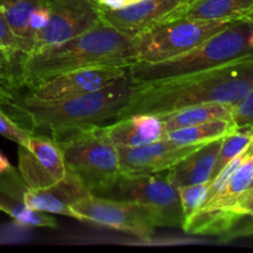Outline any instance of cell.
<instances>
[{"mask_svg": "<svg viewBox=\"0 0 253 253\" xmlns=\"http://www.w3.org/2000/svg\"><path fill=\"white\" fill-rule=\"evenodd\" d=\"M252 88L253 56H250L204 72L135 83L132 95L118 119L135 114L161 119L179 109L208 103L235 108Z\"/></svg>", "mask_w": 253, "mask_h": 253, "instance_id": "obj_1", "label": "cell"}, {"mask_svg": "<svg viewBox=\"0 0 253 253\" xmlns=\"http://www.w3.org/2000/svg\"><path fill=\"white\" fill-rule=\"evenodd\" d=\"M133 86L135 83L126 72L104 88L84 95L46 101L22 93L15 100L0 105L30 132L54 137L66 131L116 120L130 100Z\"/></svg>", "mask_w": 253, "mask_h": 253, "instance_id": "obj_2", "label": "cell"}, {"mask_svg": "<svg viewBox=\"0 0 253 253\" xmlns=\"http://www.w3.org/2000/svg\"><path fill=\"white\" fill-rule=\"evenodd\" d=\"M133 63L132 39L101 21L73 39L32 52L25 64L24 89L27 91L47 79L78 69L128 68Z\"/></svg>", "mask_w": 253, "mask_h": 253, "instance_id": "obj_3", "label": "cell"}, {"mask_svg": "<svg viewBox=\"0 0 253 253\" xmlns=\"http://www.w3.org/2000/svg\"><path fill=\"white\" fill-rule=\"evenodd\" d=\"M253 25L246 17L231 20L226 27L190 51L156 63H133L127 68L133 83L161 81L216 68L253 56L249 37Z\"/></svg>", "mask_w": 253, "mask_h": 253, "instance_id": "obj_4", "label": "cell"}, {"mask_svg": "<svg viewBox=\"0 0 253 253\" xmlns=\"http://www.w3.org/2000/svg\"><path fill=\"white\" fill-rule=\"evenodd\" d=\"M53 138L61 148L67 170L76 174L89 192L104 197L119 178L115 146L98 130V125L66 131Z\"/></svg>", "mask_w": 253, "mask_h": 253, "instance_id": "obj_5", "label": "cell"}, {"mask_svg": "<svg viewBox=\"0 0 253 253\" xmlns=\"http://www.w3.org/2000/svg\"><path fill=\"white\" fill-rule=\"evenodd\" d=\"M230 21L178 19L162 22L132 39L135 63H156L190 51L221 31Z\"/></svg>", "mask_w": 253, "mask_h": 253, "instance_id": "obj_6", "label": "cell"}, {"mask_svg": "<svg viewBox=\"0 0 253 253\" xmlns=\"http://www.w3.org/2000/svg\"><path fill=\"white\" fill-rule=\"evenodd\" d=\"M104 198L142 205L150 210L158 227H182L183 225L179 193L170 184L166 172L120 174Z\"/></svg>", "mask_w": 253, "mask_h": 253, "instance_id": "obj_7", "label": "cell"}, {"mask_svg": "<svg viewBox=\"0 0 253 253\" xmlns=\"http://www.w3.org/2000/svg\"><path fill=\"white\" fill-rule=\"evenodd\" d=\"M79 221L91 222L148 241L157 226L148 209L140 204L89 194L72 205Z\"/></svg>", "mask_w": 253, "mask_h": 253, "instance_id": "obj_8", "label": "cell"}, {"mask_svg": "<svg viewBox=\"0 0 253 253\" xmlns=\"http://www.w3.org/2000/svg\"><path fill=\"white\" fill-rule=\"evenodd\" d=\"M48 7L49 20L35 36L32 52L73 39L101 22L95 0H49Z\"/></svg>", "mask_w": 253, "mask_h": 253, "instance_id": "obj_9", "label": "cell"}, {"mask_svg": "<svg viewBox=\"0 0 253 253\" xmlns=\"http://www.w3.org/2000/svg\"><path fill=\"white\" fill-rule=\"evenodd\" d=\"M20 175L31 189H43L58 183L67 174L63 153L47 135L32 133L17 148Z\"/></svg>", "mask_w": 253, "mask_h": 253, "instance_id": "obj_10", "label": "cell"}, {"mask_svg": "<svg viewBox=\"0 0 253 253\" xmlns=\"http://www.w3.org/2000/svg\"><path fill=\"white\" fill-rule=\"evenodd\" d=\"M127 72L126 67H91L68 72L42 82L25 91L37 100H58L84 95L104 88Z\"/></svg>", "mask_w": 253, "mask_h": 253, "instance_id": "obj_11", "label": "cell"}, {"mask_svg": "<svg viewBox=\"0 0 253 253\" xmlns=\"http://www.w3.org/2000/svg\"><path fill=\"white\" fill-rule=\"evenodd\" d=\"M203 145H177L167 137L137 147H116L121 174L162 173Z\"/></svg>", "mask_w": 253, "mask_h": 253, "instance_id": "obj_12", "label": "cell"}, {"mask_svg": "<svg viewBox=\"0 0 253 253\" xmlns=\"http://www.w3.org/2000/svg\"><path fill=\"white\" fill-rule=\"evenodd\" d=\"M189 0H138L118 10L99 9L100 20L125 36L133 39L162 24L168 15Z\"/></svg>", "mask_w": 253, "mask_h": 253, "instance_id": "obj_13", "label": "cell"}, {"mask_svg": "<svg viewBox=\"0 0 253 253\" xmlns=\"http://www.w3.org/2000/svg\"><path fill=\"white\" fill-rule=\"evenodd\" d=\"M29 51L5 21L0 6V104L15 100L25 91L24 71Z\"/></svg>", "mask_w": 253, "mask_h": 253, "instance_id": "obj_14", "label": "cell"}, {"mask_svg": "<svg viewBox=\"0 0 253 253\" xmlns=\"http://www.w3.org/2000/svg\"><path fill=\"white\" fill-rule=\"evenodd\" d=\"M89 194L91 193L82 180L76 174L67 170L66 177L52 187L43 189L27 188L24 193V203L32 210L47 214L63 215L78 220L77 214L72 209V205Z\"/></svg>", "mask_w": 253, "mask_h": 253, "instance_id": "obj_15", "label": "cell"}, {"mask_svg": "<svg viewBox=\"0 0 253 253\" xmlns=\"http://www.w3.org/2000/svg\"><path fill=\"white\" fill-rule=\"evenodd\" d=\"M27 188L16 168L11 167L0 173V211L9 215L20 225L56 229L58 224L53 216L25 205L24 193Z\"/></svg>", "mask_w": 253, "mask_h": 253, "instance_id": "obj_16", "label": "cell"}, {"mask_svg": "<svg viewBox=\"0 0 253 253\" xmlns=\"http://www.w3.org/2000/svg\"><path fill=\"white\" fill-rule=\"evenodd\" d=\"M98 130L115 147H137L165 137L162 121L151 114H135L98 125Z\"/></svg>", "mask_w": 253, "mask_h": 253, "instance_id": "obj_17", "label": "cell"}, {"mask_svg": "<svg viewBox=\"0 0 253 253\" xmlns=\"http://www.w3.org/2000/svg\"><path fill=\"white\" fill-rule=\"evenodd\" d=\"M221 141L222 138H219L204 143L166 170L170 184L178 189L184 185L210 182Z\"/></svg>", "mask_w": 253, "mask_h": 253, "instance_id": "obj_18", "label": "cell"}, {"mask_svg": "<svg viewBox=\"0 0 253 253\" xmlns=\"http://www.w3.org/2000/svg\"><path fill=\"white\" fill-rule=\"evenodd\" d=\"M252 9L253 0H189L163 22L178 19L231 21L245 17Z\"/></svg>", "mask_w": 253, "mask_h": 253, "instance_id": "obj_19", "label": "cell"}, {"mask_svg": "<svg viewBox=\"0 0 253 253\" xmlns=\"http://www.w3.org/2000/svg\"><path fill=\"white\" fill-rule=\"evenodd\" d=\"M232 115H234L232 106L220 103H208L173 111L161 118V121H162L163 133L166 136L172 131L188 127V126L199 125L208 121L219 120V119L234 120Z\"/></svg>", "mask_w": 253, "mask_h": 253, "instance_id": "obj_20", "label": "cell"}, {"mask_svg": "<svg viewBox=\"0 0 253 253\" xmlns=\"http://www.w3.org/2000/svg\"><path fill=\"white\" fill-rule=\"evenodd\" d=\"M253 182V155L246 151L244 161L240 167L230 177L225 187L205 203L202 208H214V209H234L246 195ZM200 208V209H202Z\"/></svg>", "mask_w": 253, "mask_h": 253, "instance_id": "obj_21", "label": "cell"}, {"mask_svg": "<svg viewBox=\"0 0 253 253\" xmlns=\"http://www.w3.org/2000/svg\"><path fill=\"white\" fill-rule=\"evenodd\" d=\"M236 128L234 120L219 119V120L208 121L199 125L188 126V127L172 131L167 133L165 137L182 146L204 145V143L211 142L219 138H224L229 133L234 132Z\"/></svg>", "mask_w": 253, "mask_h": 253, "instance_id": "obj_22", "label": "cell"}, {"mask_svg": "<svg viewBox=\"0 0 253 253\" xmlns=\"http://www.w3.org/2000/svg\"><path fill=\"white\" fill-rule=\"evenodd\" d=\"M48 1L49 0H0L5 21L15 36L19 37L26 46L29 56L34 47L30 36L29 19L36 9L48 6Z\"/></svg>", "mask_w": 253, "mask_h": 253, "instance_id": "obj_23", "label": "cell"}, {"mask_svg": "<svg viewBox=\"0 0 253 253\" xmlns=\"http://www.w3.org/2000/svg\"><path fill=\"white\" fill-rule=\"evenodd\" d=\"M253 140V128L252 127H241L236 128L234 132L225 136L220 145L219 153H217L216 161H215L214 169H212L211 179L216 177L224 167H226L234 158L246 152L247 147ZM210 179V180H211Z\"/></svg>", "mask_w": 253, "mask_h": 253, "instance_id": "obj_24", "label": "cell"}, {"mask_svg": "<svg viewBox=\"0 0 253 253\" xmlns=\"http://www.w3.org/2000/svg\"><path fill=\"white\" fill-rule=\"evenodd\" d=\"M208 189H209V182L178 188L180 204H182L183 222L203 207L207 199Z\"/></svg>", "mask_w": 253, "mask_h": 253, "instance_id": "obj_25", "label": "cell"}, {"mask_svg": "<svg viewBox=\"0 0 253 253\" xmlns=\"http://www.w3.org/2000/svg\"><path fill=\"white\" fill-rule=\"evenodd\" d=\"M31 135L32 132L20 126L0 105V136L17 145H22Z\"/></svg>", "mask_w": 253, "mask_h": 253, "instance_id": "obj_26", "label": "cell"}, {"mask_svg": "<svg viewBox=\"0 0 253 253\" xmlns=\"http://www.w3.org/2000/svg\"><path fill=\"white\" fill-rule=\"evenodd\" d=\"M234 123L237 128L252 127L253 126V88L245 96L241 103L234 108Z\"/></svg>", "mask_w": 253, "mask_h": 253, "instance_id": "obj_27", "label": "cell"}, {"mask_svg": "<svg viewBox=\"0 0 253 253\" xmlns=\"http://www.w3.org/2000/svg\"><path fill=\"white\" fill-rule=\"evenodd\" d=\"M49 20V7L48 6H42L39 9L35 10L31 14L29 19V30H30V36H31L32 43H34V39L42 29L47 25ZM34 48V47H32Z\"/></svg>", "mask_w": 253, "mask_h": 253, "instance_id": "obj_28", "label": "cell"}, {"mask_svg": "<svg viewBox=\"0 0 253 253\" xmlns=\"http://www.w3.org/2000/svg\"><path fill=\"white\" fill-rule=\"evenodd\" d=\"M136 1H138V0H95L96 6L99 9L105 10L123 9V7L128 6V5L133 4Z\"/></svg>", "mask_w": 253, "mask_h": 253, "instance_id": "obj_29", "label": "cell"}, {"mask_svg": "<svg viewBox=\"0 0 253 253\" xmlns=\"http://www.w3.org/2000/svg\"><path fill=\"white\" fill-rule=\"evenodd\" d=\"M237 212L244 215H253V197L245 198L234 208Z\"/></svg>", "mask_w": 253, "mask_h": 253, "instance_id": "obj_30", "label": "cell"}, {"mask_svg": "<svg viewBox=\"0 0 253 253\" xmlns=\"http://www.w3.org/2000/svg\"><path fill=\"white\" fill-rule=\"evenodd\" d=\"M11 167H12V166L10 165L9 160H7V158L5 157V156L2 155L1 152H0V173H2V172H5V170L10 169Z\"/></svg>", "mask_w": 253, "mask_h": 253, "instance_id": "obj_31", "label": "cell"}, {"mask_svg": "<svg viewBox=\"0 0 253 253\" xmlns=\"http://www.w3.org/2000/svg\"><path fill=\"white\" fill-rule=\"evenodd\" d=\"M250 197H253V182H252L251 187H250V189L247 190V193H246V195L244 197V199L245 198H250Z\"/></svg>", "mask_w": 253, "mask_h": 253, "instance_id": "obj_32", "label": "cell"}, {"mask_svg": "<svg viewBox=\"0 0 253 253\" xmlns=\"http://www.w3.org/2000/svg\"><path fill=\"white\" fill-rule=\"evenodd\" d=\"M245 17H246V19L247 20H249V21L250 22H251V24H253V9L251 10V11H250L249 12V14H247L246 15V16H245Z\"/></svg>", "mask_w": 253, "mask_h": 253, "instance_id": "obj_33", "label": "cell"}, {"mask_svg": "<svg viewBox=\"0 0 253 253\" xmlns=\"http://www.w3.org/2000/svg\"><path fill=\"white\" fill-rule=\"evenodd\" d=\"M252 128H253V126H252ZM246 151L250 153V155H253V140H252V142L250 143V146L247 147Z\"/></svg>", "mask_w": 253, "mask_h": 253, "instance_id": "obj_34", "label": "cell"}]
</instances>
